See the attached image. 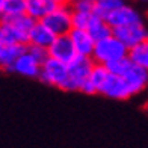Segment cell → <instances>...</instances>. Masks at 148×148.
I'll use <instances>...</instances> for the list:
<instances>
[{"instance_id":"6da1fadb","label":"cell","mask_w":148,"mask_h":148,"mask_svg":"<svg viewBox=\"0 0 148 148\" xmlns=\"http://www.w3.org/2000/svg\"><path fill=\"white\" fill-rule=\"evenodd\" d=\"M129 58V49L119 41L116 36H109L103 41L95 42V49L92 53V59L95 64L106 65L113 60Z\"/></svg>"},{"instance_id":"7a4b0ae2","label":"cell","mask_w":148,"mask_h":148,"mask_svg":"<svg viewBox=\"0 0 148 148\" xmlns=\"http://www.w3.org/2000/svg\"><path fill=\"white\" fill-rule=\"evenodd\" d=\"M94 59L89 56H80L77 55L71 62L68 64V82L64 91H70V92H80L82 85L89 79V74L94 68Z\"/></svg>"},{"instance_id":"3957f363","label":"cell","mask_w":148,"mask_h":148,"mask_svg":"<svg viewBox=\"0 0 148 148\" xmlns=\"http://www.w3.org/2000/svg\"><path fill=\"white\" fill-rule=\"evenodd\" d=\"M38 79L45 85L55 86L64 91L68 82V65L49 56L41 64V71H39Z\"/></svg>"},{"instance_id":"277c9868","label":"cell","mask_w":148,"mask_h":148,"mask_svg":"<svg viewBox=\"0 0 148 148\" xmlns=\"http://www.w3.org/2000/svg\"><path fill=\"white\" fill-rule=\"evenodd\" d=\"M71 15H73V9L68 5H64V6H58L55 11H51L41 21L56 36H62V35H68L73 30Z\"/></svg>"},{"instance_id":"5b68a950","label":"cell","mask_w":148,"mask_h":148,"mask_svg":"<svg viewBox=\"0 0 148 148\" xmlns=\"http://www.w3.org/2000/svg\"><path fill=\"white\" fill-rule=\"evenodd\" d=\"M113 36H116L127 49L138 45L148 39V29L144 23H134L130 26H123V27L113 29Z\"/></svg>"},{"instance_id":"8992f818","label":"cell","mask_w":148,"mask_h":148,"mask_svg":"<svg viewBox=\"0 0 148 148\" xmlns=\"http://www.w3.org/2000/svg\"><path fill=\"white\" fill-rule=\"evenodd\" d=\"M98 94L112 100H127L132 97V92L129 89V86H127L124 77L116 76V74H110V73L107 76L106 82L101 85Z\"/></svg>"},{"instance_id":"52a82bcc","label":"cell","mask_w":148,"mask_h":148,"mask_svg":"<svg viewBox=\"0 0 148 148\" xmlns=\"http://www.w3.org/2000/svg\"><path fill=\"white\" fill-rule=\"evenodd\" d=\"M49 51V56L56 59V60H60L68 65L71 60L77 56V51L73 45V41L70 35H62V36H56V39L53 41V44L47 49Z\"/></svg>"},{"instance_id":"ba28073f","label":"cell","mask_w":148,"mask_h":148,"mask_svg":"<svg viewBox=\"0 0 148 148\" xmlns=\"http://www.w3.org/2000/svg\"><path fill=\"white\" fill-rule=\"evenodd\" d=\"M123 77H124L125 83L132 92V97L144 92L148 88V70L142 68L139 65L130 64L127 71L123 74Z\"/></svg>"},{"instance_id":"9c48e42d","label":"cell","mask_w":148,"mask_h":148,"mask_svg":"<svg viewBox=\"0 0 148 148\" xmlns=\"http://www.w3.org/2000/svg\"><path fill=\"white\" fill-rule=\"evenodd\" d=\"M106 21L109 23V26L112 29L116 27H123V26H130L134 23H142V18H140L139 12L132 8V6H121V8L115 9L113 12H110L109 15L106 17Z\"/></svg>"},{"instance_id":"30bf717a","label":"cell","mask_w":148,"mask_h":148,"mask_svg":"<svg viewBox=\"0 0 148 148\" xmlns=\"http://www.w3.org/2000/svg\"><path fill=\"white\" fill-rule=\"evenodd\" d=\"M39 71H41V62L35 59V56L27 50H26L20 55V58L17 59V62L14 65V70L12 73H17L23 77H29V79H36L39 77Z\"/></svg>"},{"instance_id":"8fae6325","label":"cell","mask_w":148,"mask_h":148,"mask_svg":"<svg viewBox=\"0 0 148 148\" xmlns=\"http://www.w3.org/2000/svg\"><path fill=\"white\" fill-rule=\"evenodd\" d=\"M68 35L71 38L73 45H74V49H76L77 55L92 58L94 49H95V41L92 39V36L89 35L88 30H85V29H73Z\"/></svg>"},{"instance_id":"7c38bea8","label":"cell","mask_w":148,"mask_h":148,"mask_svg":"<svg viewBox=\"0 0 148 148\" xmlns=\"http://www.w3.org/2000/svg\"><path fill=\"white\" fill-rule=\"evenodd\" d=\"M56 39V35L53 33L42 21H36L35 26L29 32V44L27 45H35L41 49H49Z\"/></svg>"},{"instance_id":"4fadbf2b","label":"cell","mask_w":148,"mask_h":148,"mask_svg":"<svg viewBox=\"0 0 148 148\" xmlns=\"http://www.w3.org/2000/svg\"><path fill=\"white\" fill-rule=\"evenodd\" d=\"M26 47L27 45L5 42L2 45V49H0V70H5V71L14 70V65L17 62V59L26 50Z\"/></svg>"},{"instance_id":"5bb4252c","label":"cell","mask_w":148,"mask_h":148,"mask_svg":"<svg viewBox=\"0 0 148 148\" xmlns=\"http://www.w3.org/2000/svg\"><path fill=\"white\" fill-rule=\"evenodd\" d=\"M58 5L53 0H26V14L35 21H41L51 11H55Z\"/></svg>"},{"instance_id":"9a60e30c","label":"cell","mask_w":148,"mask_h":148,"mask_svg":"<svg viewBox=\"0 0 148 148\" xmlns=\"http://www.w3.org/2000/svg\"><path fill=\"white\" fill-rule=\"evenodd\" d=\"M86 30L89 32V35L92 36V39L95 42L103 41V39L113 35V29L109 26V23H107L104 18H100L97 15L92 17V20H91V23H89Z\"/></svg>"},{"instance_id":"2e32d148","label":"cell","mask_w":148,"mask_h":148,"mask_svg":"<svg viewBox=\"0 0 148 148\" xmlns=\"http://www.w3.org/2000/svg\"><path fill=\"white\" fill-rule=\"evenodd\" d=\"M0 27H2V32H3L5 42L21 44V45H27L29 44V33L27 32H23V30L14 27V26L5 24V23H0Z\"/></svg>"},{"instance_id":"e0dca14e","label":"cell","mask_w":148,"mask_h":148,"mask_svg":"<svg viewBox=\"0 0 148 148\" xmlns=\"http://www.w3.org/2000/svg\"><path fill=\"white\" fill-rule=\"evenodd\" d=\"M0 23L11 24V26H14V27H17L20 30L29 33L36 21L32 17H29L27 14H21V15H3L0 18Z\"/></svg>"},{"instance_id":"ac0fdd59","label":"cell","mask_w":148,"mask_h":148,"mask_svg":"<svg viewBox=\"0 0 148 148\" xmlns=\"http://www.w3.org/2000/svg\"><path fill=\"white\" fill-rule=\"evenodd\" d=\"M129 59L134 65H139L148 70V39L129 50Z\"/></svg>"},{"instance_id":"d6986e66","label":"cell","mask_w":148,"mask_h":148,"mask_svg":"<svg viewBox=\"0 0 148 148\" xmlns=\"http://www.w3.org/2000/svg\"><path fill=\"white\" fill-rule=\"evenodd\" d=\"M124 5H125L124 0H97V2H94V15L106 20V17L110 12H113Z\"/></svg>"},{"instance_id":"ffe728a7","label":"cell","mask_w":148,"mask_h":148,"mask_svg":"<svg viewBox=\"0 0 148 148\" xmlns=\"http://www.w3.org/2000/svg\"><path fill=\"white\" fill-rule=\"evenodd\" d=\"M107 76H109V71H107L106 65H101V64H95L94 65V68L89 74V80L94 83V86L97 88V92L100 91L101 88V85L106 82Z\"/></svg>"},{"instance_id":"44dd1931","label":"cell","mask_w":148,"mask_h":148,"mask_svg":"<svg viewBox=\"0 0 148 148\" xmlns=\"http://www.w3.org/2000/svg\"><path fill=\"white\" fill-rule=\"evenodd\" d=\"M94 14L91 12H79V11H73L71 15V23H73V29H88V26L91 23Z\"/></svg>"},{"instance_id":"7402d4cb","label":"cell","mask_w":148,"mask_h":148,"mask_svg":"<svg viewBox=\"0 0 148 148\" xmlns=\"http://www.w3.org/2000/svg\"><path fill=\"white\" fill-rule=\"evenodd\" d=\"M26 14V0H5L3 15H21Z\"/></svg>"},{"instance_id":"603a6c76","label":"cell","mask_w":148,"mask_h":148,"mask_svg":"<svg viewBox=\"0 0 148 148\" xmlns=\"http://www.w3.org/2000/svg\"><path fill=\"white\" fill-rule=\"evenodd\" d=\"M130 59L129 58H124V59H119V60H113V62L106 64V68L110 74H116V76H123V74L127 71V68L130 66Z\"/></svg>"},{"instance_id":"cb8c5ba5","label":"cell","mask_w":148,"mask_h":148,"mask_svg":"<svg viewBox=\"0 0 148 148\" xmlns=\"http://www.w3.org/2000/svg\"><path fill=\"white\" fill-rule=\"evenodd\" d=\"M27 50L32 53L33 56H35L36 60H39V62H44V60L49 58V51H47V49H41V47H35V45H27Z\"/></svg>"},{"instance_id":"d4e9b609","label":"cell","mask_w":148,"mask_h":148,"mask_svg":"<svg viewBox=\"0 0 148 148\" xmlns=\"http://www.w3.org/2000/svg\"><path fill=\"white\" fill-rule=\"evenodd\" d=\"M71 9L73 11H79V12H91V14H94V2H76V3H71Z\"/></svg>"},{"instance_id":"484cf974","label":"cell","mask_w":148,"mask_h":148,"mask_svg":"<svg viewBox=\"0 0 148 148\" xmlns=\"http://www.w3.org/2000/svg\"><path fill=\"white\" fill-rule=\"evenodd\" d=\"M58 6H64V5H68L70 3V0H53Z\"/></svg>"},{"instance_id":"4316f807","label":"cell","mask_w":148,"mask_h":148,"mask_svg":"<svg viewBox=\"0 0 148 148\" xmlns=\"http://www.w3.org/2000/svg\"><path fill=\"white\" fill-rule=\"evenodd\" d=\"M3 11H5V0H0V18L3 17Z\"/></svg>"},{"instance_id":"83f0119b","label":"cell","mask_w":148,"mask_h":148,"mask_svg":"<svg viewBox=\"0 0 148 148\" xmlns=\"http://www.w3.org/2000/svg\"><path fill=\"white\" fill-rule=\"evenodd\" d=\"M5 44V39H3V32H2V27H0V49H2V45Z\"/></svg>"},{"instance_id":"f1b7e54d","label":"cell","mask_w":148,"mask_h":148,"mask_svg":"<svg viewBox=\"0 0 148 148\" xmlns=\"http://www.w3.org/2000/svg\"><path fill=\"white\" fill-rule=\"evenodd\" d=\"M76 2H94V0H70V3H76Z\"/></svg>"},{"instance_id":"f546056e","label":"cell","mask_w":148,"mask_h":148,"mask_svg":"<svg viewBox=\"0 0 148 148\" xmlns=\"http://www.w3.org/2000/svg\"><path fill=\"white\" fill-rule=\"evenodd\" d=\"M142 2H148V0H142Z\"/></svg>"}]
</instances>
